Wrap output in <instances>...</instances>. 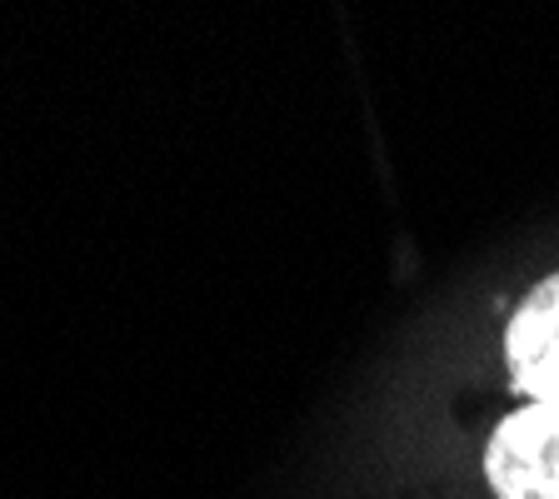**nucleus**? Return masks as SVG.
Returning <instances> with one entry per match:
<instances>
[{
    "instance_id": "f257e3e1",
    "label": "nucleus",
    "mask_w": 559,
    "mask_h": 499,
    "mask_svg": "<svg viewBox=\"0 0 559 499\" xmlns=\"http://www.w3.org/2000/svg\"><path fill=\"white\" fill-rule=\"evenodd\" d=\"M495 499H559V405L514 409L485 444Z\"/></svg>"
},
{
    "instance_id": "f03ea898",
    "label": "nucleus",
    "mask_w": 559,
    "mask_h": 499,
    "mask_svg": "<svg viewBox=\"0 0 559 499\" xmlns=\"http://www.w3.org/2000/svg\"><path fill=\"white\" fill-rule=\"evenodd\" d=\"M504 365L514 390H524L535 405H559V275L539 280L510 314Z\"/></svg>"
}]
</instances>
